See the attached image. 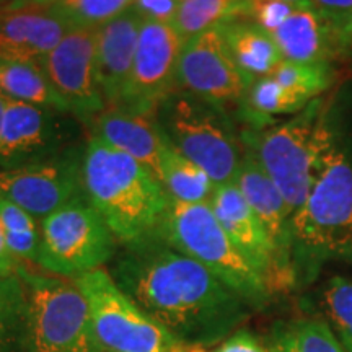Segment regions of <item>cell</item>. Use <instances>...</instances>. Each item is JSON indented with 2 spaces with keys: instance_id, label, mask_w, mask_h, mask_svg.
<instances>
[{
  "instance_id": "obj_23",
  "label": "cell",
  "mask_w": 352,
  "mask_h": 352,
  "mask_svg": "<svg viewBox=\"0 0 352 352\" xmlns=\"http://www.w3.org/2000/svg\"><path fill=\"white\" fill-rule=\"evenodd\" d=\"M160 183L171 201L186 204L209 202L215 189L210 176L175 148L168 139L162 157Z\"/></svg>"
},
{
  "instance_id": "obj_5",
  "label": "cell",
  "mask_w": 352,
  "mask_h": 352,
  "mask_svg": "<svg viewBox=\"0 0 352 352\" xmlns=\"http://www.w3.org/2000/svg\"><path fill=\"white\" fill-rule=\"evenodd\" d=\"M19 276L26 298L23 352H107L76 280L38 274L26 264Z\"/></svg>"
},
{
  "instance_id": "obj_13",
  "label": "cell",
  "mask_w": 352,
  "mask_h": 352,
  "mask_svg": "<svg viewBox=\"0 0 352 352\" xmlns=\"http://www.w3.org/2000/svg\"><path fill=\"white\" fill-rule=\"evenodd\" d=\"M82 160L83 153L69 148L39 164L0 170V196L43 220L70 201L87 196Z\"/></svg>"
},
{
  "instance_id": "obj_27",
  "label": "cell",
  "mask_w": 352,
  "mask_h": 352,
  "mask_svg": "<svg viewBox=\"0 0 352 352\" xmlns=\"http://www.w3.org/2000/svg\"><path fill=\"white\" fill-rule=\"evenodd\" d=\"M0 230L13 256L21 263L34 264L38 261L39 241H41L39 220L2 196H0Z\"/></svg>"
},
{
  "instance_id": "obj_41",
  "label": "cell",
  "mask_w": 352,
  "mask_h": 352,
  "mask_svg": "<svg viewBox=\"0 0 352 352\" xmlns=\"http://www.w3.org/2000/svg\"><path fill=\"white\" fill-rule=\"evenodd\" d=\"M10 2L12 0H0V10H2V8H7L10 6Z\"/></svg>"
},
{
  "instance_id": "obj_36",
  "label": "cell",
  "mask_w": 352,
  "mask_h": 352,
  "mask_svg": "<svg viewBox=\"0 0 352 352\" xmlns=\"http://www.w3.org/2000/svg\"><path fill=\"white\" fill-rule=\"evenodd\" d=\"M23 264L25 263L16 259L8 250L3 233L0 230V277H16L20 274Z\"/></svg>"
},
{
  "instance_id": "obj_35",
  "label": "cell",
  "mask_w": 352,
  "mask_h": 352,
  "mask_svg": "<svg viewBox=\"0 0 352 352\" xmlns=\"http://www.w3.org/2000/svg\"><path fill=\"white\" fill-rule=\"evenodd\" d=\"M311 8L338 25L352 16V0H311Z\"/></svg>"
},
{
  "instance_id": "obj_32",
  "label": "cell",
  "mask_w": 352,
  "mask_h": 352,
  "mask_svg": "<svg viewBox=\"0 0 352 352\" xmlns=\"http://www.w3.org/2000/svg\"><path fill=\"white\" fill-rule=\"evenodd\" d=\"M294 10L296 7L284 0H250V19L270 34L279 28Z\"/></svg>"
},
{
  "instance_id": "obj_33",
  "label": "cell",
  "mask_w": 352,
  "mask_h": 352,
  "mask_svg": "<svg viewBox=\"0 0 352 352\" xmlns=\"http://www.w3.org/2000/svg\"><path fill=\"white\" fill-rule=\"evenodd\" d=\"M182 0H134L132 8L145 21L173 25Z\"/></svg>"
},
{
  "instance_id": "obj_31",
  "label": "cell",
  "mask_w": 352,
  "mask_h": 352,
  "mask_svg": "<svg viewBox=\"0 0 352 352\" xmlns=\"http://www.w3.org/2000/svg\"><path fill=\"white\" fill-rule=\"evenodd\" d=\"M328 324L346 352H352V279L334 276L321 290Z\"/></svg>"
},
{
  "instance_id": "obj_8",
  "label": "cell",
  "mask_w": 352,
  "mask_h": 352,
  "mask_svg": "<svg viewBox=\"0 0 352 352\" xmlns=\"http://www.w3.org/2000/svg\"><path fill=\"white\" fill-rule=\"evenodd\" d=\"M74 280L87 298L96 338L107 352H208L176 340L132 302L103 267Z\"/></svg>"
},
{
  "instance_id": "obj_18",
  "label": "cell",
  "mask_w": 352,
  "mask_h": 352,
  "mask_svg": "<svg viewBox=\"0 0 352 352\" xmlns=\"http://www.w3.org/2000/svg\"><path fill=\"white\" fill-rule=\"evenodd\" d=\"M144 19L134 8L96 28V78L107 109L120 103L129 78Z\"/></svg>"
},
{
  "instance_id": "obj_2",
  "label": "cell",
  "mask_w": 352,
  "mask_h": 352,
  "mask_svg": "<svg viewBox=\"0 0 352 352\" xmlns=\"http://www.w3.org/2000/svg\"><path fill=\"white\" fill-rule=\"evenodd\" d=\"M294 285L314 283L324 263L352 261V158L336 145L323 152L318 173L303 206L292 215Z\"/></svg>"
},
{
  "instance_id": "obj_29",
  "label": "cell",
  "mask_w": 352,
  "mask_h": 352,
  "mask_svg": "<svg viewBox=\"0 0 352 352\" xmlns=\"http://www.w3.org/2000/svg\"><path fill=\"white\" fill-rule=\"evenodd\" d=\"M271 77L290 94L310 103L331 85L333 69L329 64H297L283 60Z\"/></svg>"
},
{
  "instance_id": "obj_25",
  "label": "cell",
  "mask_w": 352,
  "mask_h": 352,
  "mask_svg": "<svg viewBox=\"0 0 352 352\" xmlns=\"http://www.w3.org/2000/svg\"><path fill=\"white\" fill-rule=\"evenodd\" d=\"M240 19H250V0H182L173 28L186 43Z\"/></svg>"
},
{
  "instance_id": "obj_34",
  "label": "cell",
  "mask_w": 352,
  "mask_h": 352,
  "mask_svg": "<svg viewBox=\"0 0 352 352\" xmlns=\"http://www.w3.org/2000/svg\"><path fill=\"white\" fill-rule=\"evenodd\" d=\"M212 352H270V349L250 329L239 328L227 340L215 346Z\"/></svg>"
},
{
  "instance_id": "obj_3",
  "label": "cell",
  "mask_w": 352,
  "mask_h": 352,
  "mask_svg": "<svg viewBox=\"0 0 352 352\" xmlns=\"http://www.w3.org/2000/svg\"><path fill=\"white\" fill-rule=\"evenodd\" d=\"M87 199L118 241L138 243L157 232L170 196L151 170L91 135L82 160Z\"/></svg>"
},
{
  "instance_id": "obj_17",
  "label": "cell",
  "mask_w": 352,
  "mask_h": 352,
  "mask_svg": "<svg viewBox=\"0 0 352 352\" xmlns=\"http://www.w3.org/2000/svg\"><path fill=\"white\" fill-rule=\"evenodd\" d=\"M69 30L51 7L2 8L0 59L41 65Z\"/></svg>"
},
{
  "instance_id": "obj_7",
  "label": "cell",
  "mask_w": 352,
  "mask_h": 352,
  "mask_svg": "<svg viewBox=\"0 0 352 352\" xmlns=\"http://www.w3.org/2000/svg\"><path fill=\"white\" fill-rule=\"evenodd\" d=\"M36 264L52 276L77 279L101 270L116 253V236L87 196L39 220Z\"/></svg>"
},
{
  "instance_id": "obj_39",
  "label": "cell",
  "mask_w": 352,
  "mask_h": 352,
  "mask_svg": "<svg viewBox=\"0 0 352 352\" xmlns=\"http://www.w3.org/2000/svg\"><path fill=\"white\" fill-rule=\"evenodd\" d=\"M296 8H311V0H284Z\"/></svg>"
},
{
  "instance_id": "obj_20",
  "label": "cell",
  "mask_w": 352,
  "mask_h": 352,
  "mask_svg": "<svg viewBox=\"0 0 352 352\" xmlns=\"http://www.w3.org/2000/svg\"><path fill=\"white\" fill-rule=\"evenodd\" d=\"M271 36L289 63L331 64L346 51L340 25L314 8H296Z\"/></svg>"
},
{
  "instance_id": "obj_9",
  "label": "cell",
  "mask_w": 352,
  "mask_h": 352,
  "mask_svg": "<svg viewBox=\"0 0 352 352\" xmlns=\"http://www.w3.org/2000/svg\"><path fill=\"white\" fill-rule=\"evenodd\" d=\"M168 142L217 184L232 183L240 168L239 148L219 109L188 91H173L155 114Z\"/></svg>"
},
{
  "instance_id": "obj_10",
  "label": "cell",
  "mask_w": 352,
  "mask_h": 352,
  "mask_svg": "<svg viewBox=\"0 0 352 352\" xmlns=\"http://www.w3.org/2000/svg\"><path fill=\"white\" fill-rule=\"evenodd\" d=\"M184 41L173 25L144 21L138 51L118 109L155 116L178 85Z\"/></svg>"
},
{
  "instance_id": "obj_16",
  "label": "cell",
  "mask_w": 352,
  "mask_h": 352,
  "mask_svg": "<svg viewBox=\"0 0 352 352\" xmlns=\"http://www.w3.org/2000/svg\"><path fill=\"white\" fill-rule=\"evenodd\" d=\"M209 206L236 248L263 276L271 292H274L276 261L271 240L239 186L233 182L217 184Z\"/></svg>"
},
{
  "instance_id": "obj_37",
  "label": "cell",
  "mask_w": 352,
  "mask_h": 352,
  "mask_svg": "<svg viewBox=\"0 0 352 352\" xmlns=\"http://www.w3.org/2000/svg\"><path fill=\"white\" fill-rule=\"evenodd\" d=\"M60 0H12L7 8H21V7H51Z\"/></svg>"
},
{
  "instance_id": "obj_21",
  "label": "cell",
  "mask_w": 352,
  "mask_h": 352,
  "mask_svg": "<svg viewBox=\"0 0 352 352\" xmlns=\"http://www.w3.org/2000/svg\"><path fill=\"white\" fill-rule=\"evenodd\" d=\"M220 32L248 85L258 78L270 77L284 60L271 34L252 19L233 20L220 26Z\"/></svg>"
},
{
  "instance_id": "obj_12",
  "label": "cell",
  "mask_w": 352,
  "mask_h": 352,
  "mask_svg": "<svg viewBox=\"0 0 352 352\" xmlns=\"http://www.w3.org/2000/svg\"><path fill=\"white\" fill-rule=\"evenodd\" d=\"M41 67L69 111L83 124H94L107 111L96 78V28L69 30Z\"/></svg>"
},
{
  "instance_id": "obj_22",
  "label": "cell",
  "mask_w": 352,
  "mask_h": 352,
  "mask_svg": "<svg viewBox=\"0 0 352 352\" xmlns=\"http://www.w3.org/2000/svg\"><path fill=\"white\" fill-rule=\"evenodd\" d=\"M264 344L270 352H346L327 321L315 318L276 321Z\"/></svg>"
},
{
  "instance_id": "obj_40",
  "label": "cell",
  "mask_w": 352,
  "mask_h": 352,
  "mask_svg": "<svg viewBox=\"0 0 352 352\" xmlns=\"http://www.w3.org/2000/svg\"><path fill=\"white\" fill-rule=\"evenodd\" d=\"M7 101L8 98L6 95L0 94V124H2V118H3V111H6V107H7Z\"/></svg>"
},
{
  "instance_id": "obj_19",
  "label": "cell",
  "mask_w": 352,
  "mask_h": 352,
  "mask_svg": "<svg viewBox=\"0 0 352 352\" xmlns=\"http://www.w3.org/2000/svg\"><path fill=\"white\" fill-rule=\"evenodd\" d=\"M91 129L94 138L138 160L160 182L166 138L155 116L113 108L101 113Z\"/></svg>"
},
{
  "instance_id": "obj_14",
  "label": "cell",
  "mask_w": 352,
  "mask_h": 352,
  "mask_svg": "<svg viewBox=\"0 0 352 352\" xmlns=\"http://www.w3.org/2000/svg\"><path fill=\"white\" fill-rule=\"evenodd\" d=\"M178 83L188 94L217 109L239 103L250 87L228 51L220 26L184 43Z\"/></svg>"
},
{
  "instance_id": "obj_11",
  "label": "cell",
  "mask_w": 352,
  "mask_h": 352,
  "mask_svg": "<svg viewBox=\"0 0 352 352\" xmlns=\"http://www.w3.org/2000/svg\"><path fill=\"white\" fill-rule=\"evenodd\" d=\"M74 120L69 111L8 98L0 124V170L39 164L69 151Z\"/></svg>"
},
{
  "instance_id": "obj_4",
  "label": "cell",
  "mask_w": 352,
  "mask_h": 352,
  "mask_svg": "<svg viewBox=\"0 0 352 352\" xmlns=\"http://www.w3.org/2000/svg\"><path fill=\"white\" fill-rule=\"evenodd\" d=\"M155 235L208 267L227 287L239 294L250 308L266 307L271 290L220 226L209 202L186 204L171 201Z\"/></svg>"
},
{
  "instance_id": "obj_38",
  "label": "cell",
  "mask_w": 352,
  "mask_h": 352,
  "mask_svg": "<svg viewBox=\"0 0 352 352\" xmlns=\"http://www.w3.org/2000/svg\"><path fill=\"white\" fill-rule=\"evenodd\" d=\"M342 43H344L346 50H352V16H349L346 21L340 23Z\"/></svg>"
},
{
  "instance_id": "obj_28",
  "label": "cell",
  "mask_w": 352,
  "mask_h": 352,
  "mask_svg": "<svg viewBox=\"0 0 352 352\" xmlns=\"http://www.w3.org/2000/svg\"><path fill=\"white\" fill-rule=\"evenodd\" d=\"M25 287L20 276L0 277V352H23Z\"/></svg>"
},
{
  "instance_id": "obj_15",
  "label": "cell",
  "mask_w": 352,
  "mask_h": 352,
  "mask_svg": "<svg viewBox=\"0 0 352 352\" xmlns=\"http://www.w3.org/2000/svg\"><path fill=\"white\" fill-rule=\"evenodd\" d=\"M233 183L240 189L250 208L261 220L264 230L270 236L276 261V290H285L294 285L292 259V212L280 191L263 170L253 152L241 158V164Z\"/></svg>"
},
{
  "instance_id": "obj_24",
  "label": "cell",
  "mask_w": 352,
  "mask_h": 352,
  "mask_svg": "<svg viewBox=\"0 0 352 352\" xmlns=\"http://www.w3.org/2000/svg\"><path fill=\"white\" fill-rule=\"evenodd\" d=\"M0 94L36 107L69 111L41 65L0 59ZM70 113V111H69Z\"/></svg>"
},
{
  "instance_id": "obj_26",
  "label": "cell",
  "mask_w": 352,
  "mask_h": 352,
  "mask_svg": "<svg viewBox=\"0 0 352 352\" xmlns=\"http://www.w3.org/2000/svg\"><path fill=\"white\" fill-rule=\"evenodd\" d=\"M241 103L246 120L253 127H264L271 124L276 116L300 113L308 107V103L280 87L271 76L258 78L246 88Z\"/></svg>"
},
{
  "instance_id": "obj_1",
  "label": "cell",
  "mask_w": 352,
  "mask_h": 352,
  "mask_svg": "<svg viewBox=\"0 0 352 352\" xmlns=\"http://www.w3.org/2000/svg\"><path fill=\"white\" fill-rule=\"evenodd\" d=\"M126 246L109 274L183 344L215 347L248 318L250 307L239 294L155 233Z\"/></svg>"
},
{
  "instance_id": "obj_30",
  "label": "cell",
  "mask_w": 352,
  "mask_h": 352,
  "mask_svg": "<svg viewBox=\"0 0 352 352\" xmlns=\"http://www.w3.org/2000/svg\"><path fill=\"white\" fill-rule=\"evenodd\" d=\"M134 0H60L51 10L69 28H100L129 10Z\"/></svg>"
},
{
  "instance_id": "obj_6",
  "label": "cell",
  "mask_w": 352,
  "mask_h": 352,
  "mask_svg": "<svg viewBox=\"0 0 352 352\" xmlns=\"http://www.w3.org/2000/svg\"><path fill=\"white\" fill-rule=\"evenodd\" d=\"M250 138L253 153L294 215L310 195L321 155L333 138L323 101L316 98L292 120Z\"/></svg>"
}]
</instances>
